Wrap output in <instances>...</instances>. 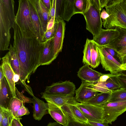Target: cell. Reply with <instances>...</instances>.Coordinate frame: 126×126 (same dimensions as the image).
<instances>
[{"mask_svg":"<svg viewBox=\"0 0 126 126\" xmlns=\"http://www.w3.org/2000/svg\"><path fill=\"white\" fill-rule=\"evenodd\" d=\"M13 47L17 53L20 64V84L23 87L27 86L26 80H29L40 66V61L45 46L36 38L25 36L15 23Z\"/></svg>","mask_w":126,"mask_h":126,"instance_id":"obj_1","label":"cell"},{"mask_svg":"<svg viewBox=\"0 0 126 126\" xmlns=\"http://www.w3.org/2000/svg\"><path fill=\"white\" fill-rule=\"evenodd\" d=\"M13 0H0V50H8L11 38L10 30L15 23Z\"/></svg>","mask_w":126,"mask_h":126,"instance_id":"obj_2","label":"cell"},{"mask_svg":"<svg viewBox=\"0 0 126 126\" xmlns=\"http://www.w3.org/2000/svg\"><path fill=\"white\" fill-rule=\"evenodd\" d=\"M105 7L109 16L102 22L104 28L115 29L118 26L126 28V12L122 5V0H109Z\"/></svg>","mask_w":126,"mask_h":126,"instance_id":"obj_3","label":"cell"},{"mask_svg":"<svg viewBox=\"0 0 126 126\" xmlns=\"http://www.w3.org/2000/svg\"><path fill=\"white\" fill-rule=\"evenodd\" d=\"M102 9L99 0H87L86 10L83 14L86 22V28L93 36L97 37L102 29L101 17Z\"/></svg>","mask_w":126,"mask_h":126,"instance_id":"obj_4","label":"cell"},{"mask_svg":"<svg viewBox=\"0 0 126 126\" xmlns=\"http://www.w3.org/2000/svg\"><path fill=\"white\" fill-rule=\"evenodd\" d=\"M18 2V7L15 16V23L25 36L37 38L30 16L28 0H19Z\"/></svg>","mask_w":126,"mask_h":126,"instance_id":"obj_5","label":"cell"},{"mask_svg":"<svg viewBox=\"0 0 126 126\" xmlns=\"http://www.w3.org/2000/svg\"><path fill=\"white\" fill-rule=\"evenodd\" d=\"M104 122L111 124L118 117L126 111V101L107 102L102 106Z\"/></svg>","mask_w":126,"mask_h":126,"instance_id":"obj_6","label":"cell"},{"mask_svg":"<svg viewBox=\"0 0 126 126\" xmlns=\"http://www.w3.org/2000/svg\"><path fill=\"white\" fill-rule=\"evenodd\" d=\"M74 105L81 110L88 121L104 122V110L102 107L78 102Z\"/></svg>","mask_w":126,"mask_h":126,"instance_id":"obj_7","label":"cell"},{"mask_svg":"<svg viewBox=\"0 0 126 126\" xmlns=\"http://www.w3.org/2000/svg\"><path fill=\"white\" fill-rule=\"evenodd\" d=\"M98 48L100 56L101 63L103 68L109 71L110 73L118 74L122 71L121 64L117 60L109 54L104 47L99 46Z\"/></svg>","mask_w":126,"mask_h":126,"instance_id":"obj_8","label":"cell"},{"mask_svg":"<svg viewBox=\"0 0 126 126\" xmlns=\"http://www.w3.org/2000/svg\"><path fill=\"white\" fill-rule=\"evenodd\" d=\"M76 87L74 84L69 81L58 82L46 86L44 92L66 95H74Z\"/></svg>","mask_w":126,"mask_h":126,"instance_id":"obj_9","label":"cell"},{"mask_svg":"<svg viewBox=\"0 0 126 126\" xmlns=\"http://www.w3.org/2000/svg\"><path fill=\"white\" fill-rule=\"evenodd\" d=\"M95 84L82 80L80 86L75 91V97L76 100L78 102L83 103L96 95L98 92L91 87Z\"/></svg>","mask_w":126,"mask_h":126,"instance_id":"obj_10","label":"cell"},{"mask_svg":"<svg viewBox=\"0 0 126 126\" xmlns=\"http://www.w3.org/2000/svg\"><path fill=\"white\" fill-rule=\"evenodd\" d=\"M119 74L111 77L105 82L99 81L97 83L92 86V88L98 92L111 94L113 90L121 87V85L118 77Z\"/></svg>","mask_w":126,"mask_h":126,"instance_id":"obj_11","label":"cell"},{"mask_svg":"<svg viewBox=\"0 0 126 126\" xmlns=\"http://www.w3.org/2000/svg\"><path fill=\"white\" fill-rule=\"evenodd\" d=\"M41 94V98L45 99L47 102L52 103L60 107L66 103L74 105L77 102L73 96L48 93L44 92Z\"/></svg>","mask_w":126,"mask_h":126,"instance_id":"obj_12","label":"cell"},{"mask_svg":"<svg viewBox=\"0 0 126 126\" xmlns=\"http://www.w3.org/2000/svg\"><path fill=\"white\" fill-rule=\"evenodd\" d=\"M119 34V32L115 29L102 28L99 35L93 38L92 40L99 46L104 47L110 43Z\"/></svg>","mask_w":126,"mask_h":126,"instance_id":"obj_13","label":"cell"},{"mask_svg":"<svg viewBox=\"0 0 126 126\" xmlns=\"http://www.w3.org/2000/svg\"><path fill=\"white\" fill-rule=\"evenodd\" d=\"M103 74L92 69L87 64L80 68L77 72L78 77L82 80L95 84L99 81L100 77Z\"/></svg>","mask_w":126,"mask_h":126,"instance_id":"obj_14","label":"cell"},{"mask_svg":"<svg viewBox=\"0 0 126 126\" xmlns=\"http://www.w3.org/2000/svg\"><path fill=\"white\" fill-rule=\"evenodd\" d=\"M1 65L4 77L7 80L13 97H17L16 93L15 83L14 78L15 74L10 63L7 53L2 58Z\"/></svg>","mask_w":126,"mask_h":126,"instance_id":"obj_15","label":"cell"},{"mask_svg":"<svg viewBox=\"0 0 126 126\" xmlns=\"http://www.w3.org/2000/svg\"><path fill=\"white\" fill-rule=\"evenodd\" d=\"M57 29L54 37V51L55 55L57 56L63 48L64 37L65 23L62 18L58 19Z\"/></svg>","mask_w":126,"mask_h":126,"instance_id":"obj_16","label":"cell"},{"mask_svg":"<svg viewBox=\"0 0 126 126\" xmlns=\"http://www.w3.org/2000/svg\"><path fill=\"white\" fill-rule=\"evenodd\" d=\"M54 37L45 42L44 47L40 61V65L50 64L57 56L55 55L54 52Z\"/></svg>","mask_w":126,"mask_h":126,"instance_id":"obj_17","label":"cell"},{"mask_svg":"<svg viewBox=\"0 0 126 126\" xmlns=\"http://www.w3.org/2000/svg\"><path fill=\"white\" fill-rule=\"evenodd\" d=\"M31 1L35 8L45 33L47 30L49 17V12L41 0H31Z\"/></svg>","mask_w":126,"mask_h":126,"instance_id":"obj_18","label":"cell"},{"mask_svg":"<svg viewBox=\"0 0 126 126\" xmlns=\"http://www.w3.org/2000/svg\"><path fill=\"white\" fill-rule=\"evenodd\" d=\"M13 97L8 83L4 77L0 82V107L7 109Z\"/></svg>","mask_w":126,"mask_h":126,"instance_id":"obj_19","label":"cell"},{"mask_svg":"<svg viewBox=\"0 0 126 126\" xmlns=\"http://www.w3.org/2000/svg\"><path fill=\"white\" fill-rule=\"evenodd\" d=\"M32 99L33 117L35 120L39 121L45 115L49 114L48 104L35 96Z\"/></svg>","mask_w":126,"mask_h":126,"instance_id":"obj_20","label":"cell"},{"mask_svg":"<svg viewBox=\"0 0 126 126\" xmlns=\"http://www.w3.org/2000/svg\"><path fill=\"white\" fill-rule=\"evenodd\" d=\"M29 4L30 16L36 32L37 39L43 42L45 33L42 29L39 19L35 8L31 0H28Z\"/></svg>","mask_w":126,"mask_h":126,"instance_id":"obj_21","label":"cell"},{"mask_svg":"<svg viewBox=\"0 0 126 126\" xmlns=\"http://www.w3.org/2000/svg\"><path fill=\"white\" fill-rule=\"evenodd\" d=\"M115 29L119 32V35L110 43L103 47L111 48L116 52L126 47V28L117 26Z\"/></svg>","mask_w":126,"mask_h":126,"instance_id":"obj_22","label":"cell"},{"mask_svg":"<svg viewBox=\"0 0 126 126\" xmlns=\"http://www.w3.org/2000/svg\"><path fill=\"white\" fill-rule=\"evenodd\" d=\"M48 105L49 113L56 122L66 126L67 120L66 114L61 107L49 102H47Z\"/></svg>","mask_w":126,"mask_h":126,"instance_id":"obj_23","label":"cell"},{"mask_svg":"<svg viewBox=\"0 0 126 126\" xmlns=\"http://www.w3.org/2000/svg\"><path fill=\"white\" fill-rule=\"evenodd\" d=\"M52 7L49 13L48 21L53 17H55V19H63V0H52Z\"/></svg>","mask_w":126,"mask_h":126,"instance_id":"obj_24","label":"cell"},{"mask_svg":"<svg viewBox=\"0 0 126 126\" xmlns=\"http://www.w3.org/2000/svg\"><path fill=\"white\" fill-rule=\"evenodd\" d=\"M8 50L7 54L10 65L15 73L20 77V64L18 56L16 51L11 44Z\"/></svg>","mask_w":126,"mask_h":126,"instance_id":"obj_25","label":"cell"},{"mask_svg":"<svg viewBox=\"0 0 126 126\" xmlns=\"http://www.w3.org/2000/svg\"><path fill=\"white\" fill-rule=\"evenodd\" d=\"M110 94L101 93L84 103L97 106L102 107L108 102Z\"/></svg>","mask_w":126,"mask_h":126,"instance_id":"obj_26","label":"cell"},{"mask_svg":"<svg viewBox=\"0 0 126 126\" xmlns=\"http://www.w3.org/2000/svg\"><path fill=\"white\" fill-rule=\"evenodd\" d=\"M90 43L91 52V66L95 68L98 66L101 62L98 45L92 40H90Z\"/></svg>","mask_w":126,"mask_h":126,"instance_id":"obj_27","label":"cell"},{"mask_svg":"<svg viewBox=\"0 0 126 126\" xmlns=\"http://www.w3.org/2000/svg\"><path fill=\"white\" fill-rule=\"evenodd\" d=\"M74 0H63V19L68 21L74 15Z\"/></svg>","mask_w":126,"mask_h":126,"instance_id":"obj_28","label":"cell"},{"mask_svg":"<svg viewBox=\"0 0 126 126\" xmlns=\"http://www.w3.org/2000/svg\"><path fill=\"white\" fill-rule=\"evenodd\" d=\"M126 101V89L122 88L113 90L108 102H114Z\"/></svg>","mask_w":126,"mask_h":126,"instance_id":"obj_29","label":"cell"},{"mask_svg":"<svg viewBox=\"0 0 126 126\" xmlns=\"http://www.w3.org/2000/svg\"><path fill=\"white\" fill-rule=\"evenodd\" d=\"M71 112L76 120L80 122L87 123L88 120L81 110L74 104H68Z\"/></svg>","mask_w":126,"mask_h":126,"instance_id":"obj_30","label":"cell"},{"mask_svg":"<svg viewBox=\"0 0 126 126\" xmlns=\"http://www.w3.org/2000/svg\"><path fill=\"white\" fill-rule=\"evenodd\" d=\"M23 105V102L17 97L11 99L7 109L15 117L18 110Z\"/></svg>","mask_w":126,"mask_h":126,"instance_id":"obj_31","label":"cell"},{"mask_svg":"<svg viewBox=\"0 0 126 126\" xmlns=\"http://www.w3.org/2000/svg\"><path fill=\"white\" fill-rule=\"evenodd\" d=\"M83 63L85 64H87L91 66L92 64L91 52L90 43V39L87 38L84 46L83 51Z\"/></svg>","mask_w":126,"mask_h":126,"instance_id":"obj_32","label":"cell"},{"mask_svg":"<svg viewBox=\"0 0 126 126\" xmlns=\"http://www.w3.org/2000/svg\"><path fill=\"white\" fill-rule=\"evenodd\" d=\"M87 6V0H74V14H83L85 12Z\"/></svg>","mask_w":126,"mask_h":126,"instance_id":"obj_33","label":"cell"},{"mask_svg":"<svg viewBox=\"0 0 126 126\" xmlns=\"http://www.w3.org/2000/svg\"><path fill=\"white\" fill-rule=\"evenodd\" d=\"M3 118L2 121L0 122V126H11L12 120L14 117L7 109L1 107Z\"/></svg>","mask_w":126,"mask_h":126,"instance_id":"obj_34","label":"cell"},{"mask_svg":"<svg viewBox=\"0 0 126 126\" xmlns=\"http://www.w3.org/2000/svg\"><path fill=\"white\" fill-rule=\"evenodd\" d=\"M58 24V20L55 19L53 27L51 29L47 30L45 32L43 39V42H45L54 37L57 29Z\"/></svg>","mask_w":126,"mask_h":126,"instance_id":"obj_35","label":"cell"},{"mask_svg":"<svg viewBox=\"0 0 126 126\" xmlns=\"http://www.w3.org/2000/svg\"><path fill=\"white\" fill-rule=\"evenodd\" d=\"M65 114L67 120L66 126H88L87 123L80 122L72 119Z\"/></svg>","mask_w":126,"mask_h":126,"instance_id":"obj_36","label":"cell"},{"mask_svg":"<svg viewBox=\"0 0 126 126\" xmlns=\"http://www.w3.org/2000/svg\"><path fill=\"white\" fill-rule=\"evenodd\" d=\"M15 91L17 97L22 101L24 104L25 103H32V99L26 97L20 92L16 87Z\"/></svg>","mask_w":126,"mask_h":126,"instance_id":"obj_37","label":"cell"},{"mask_svg":"<svg viewBox=\"0 0 126 126\" xmlns=\"http://www.w3.org/2000/svg\"><path fill=\"white\" fill-rule=\"evenodd\" d=\"M30 113L28 108L25 107L23 104L18 110L15 117H19L25 115H28Z\"/></svg>","mask_w":126,"mask_h":126,"instance_id":"obj_38","label":"cell"},{"mask_svg":"<svg viewBox=\"0 0 126 126\" xmlns=\"http://www.w3.org/2000/svg\"><path fill=\"white\" fill-rule=\"evenodd\" d=\"M121 87L126 89V76L120 73L118 77Z\"/></svg>","mask_w":126,"mask_h":126,"instance_id":"obj_39","label":"cell"},{"mask_svg":"<svg viewBox=\"0 0 126 126\" xmlns=\"http://www.w3.org/2000/svg\"><path fill=\"white\" fill-rule=\"evenodd\" d=\"M87 124L88 126H109L108 124L104 122L101 123L88 121Z\"/></svg>","mask_w":126,"mask_h":126,"instance_id":"obj_40","label":"cell"},{"mask_svg":"<svg viewBox=\"0 0 126 126\" xmlns=\"http://www.w3.org/2000/svg\"><path fill=\"white\" fill-rule=\"evenodd\" d=\"M41 1L49 13L52 7V0H41Z\"/></svg>","mask_w":126,"mask_h":126,"instance_id":"obj_41","label":"cell"},{"mask_svg":"<svg viewBox=\"0 0 126 126\" xmlns=\"http://www.w3.org/2000/svg\"><path fill=\"white\" fill-rule=\"evenodd\" d=\"M116 75L117 74H114L111 73L104 74L102 76L100 77L99 81L102 82H105L110 77L114 76Z\"/></svg>","mask_w":126,"mask_h":126,"instance_id":"obj_42","label":"cell"},{"mask_svg":"<svg viewBox=\"0 0 126 126\" xmlns=\"http://www.w3.org/2000/svg\"><path fill=\"white\" fill-rule=\"evenodd\" d=\"M105 50L110 55L117 60L118 59L117 53L113 49L107 47H104Z\"/></svg>","mask_w":126,"mask_h":126,"instance_id":"obj_43","label":"cell"},{"mask_svg":"<svg viewBox=\"0 0 126 126\" xmlns=\"http://www.w3.org/2000/svg\"><path fill=\"white\" fill-rule=\"evenodd\" d=\"M109 16V15L106 10L103 9L101 12V17L102 20V22L104 21Z\"/></svg>","mask_w":126,"mask_h":126,"instance_id":"obj_44","label":"cell"},{"mask_svg":"<svg viewBox=\"0 0 126 126\" xmlns=\"http://www.w3.org/2000/svg\"><path fill=\"white\" fill-rule=\"evenodd\" d=\"M55 20V17L51 18L49 20L48 23L47 27V30L51 29L53 27Z\"/></svg>","mask_w":126,"mask_h":126,"instance_id":"obj_45","label":"cell"},{"mask_svg":"<svg viewBox=\"0 0 126 126\" xmlns=\"http://www.w3.org/2000/svg\"><path fill=\"white\" fill-rule=\"evenodd\" d=\"M116 53L117 54V56L119 59L121 57L126 55V47Z\"/></svg>","mask_w":126,"mask_h":126,"instance_id":"obj_46","label":"cell"},{"mask_svg":"<svg viewBox=\"0 0 126 126\" xmlns=\"http://www.w3.org/2000/svg\"><path fill=\"white\" fill-rule=\"evenodd\" d=\"M109 1V0H99L100 4L102 10L104 7L107 5Z\"/></svg>","mask_w":126,"mask_h":126,"instance_id":"obj_47","label":"cell"},{"mask_svg":"<svg viewBox=\"0 0 126 126\" xmlns=\"http://www.w3.org/2000/svg\"><path fill=\"white\" fill-rule=\"evenodd\" d=\"M13 120L16 126H23L20 122V118L19 117H14Z\"/></svg>","mask_w":126,"mask_h":126,"instance_id":"obj_48","label":"cell"},{"mask_svg":"<svg viewBox=\"0 0 126 126\" xmlns=\"http://www.w3.org/2000/svg\"><path fill=\"white\" fill-rule=\"evenodd\" d=\"M47 126H63L58 123L56 122H50Z\"/></svg>","mask_w":126,"mask_h":126,"instance_id":"obj_49","label":"cell"},{"mask_svg":"<svg viewBox=\"0 0 126 126\" xmlns=\"http://www.w3.org/2000/svg\"><path fill=\"white\" fill-rule=\"evenodd\" d=\"M121 64L126 63V55L122 57L119 59Z\"/></svg>","mask_w":126,"mask_h":126,"instance_id":"obj_50","label":"cell"},{"mask_svg":"<svg viewBox=\"0 0 126 126\" xmlns=\"http://www.w3.org/2000/svg\"><path fill=\"white\" fill-rule=\"evenodd\" d=\"M4 77L2 67L0 65V82Z\"/></svg>","mask_w":126,"mask_h":126,"instance_id":"obj_51","label":"cell"},{"mask_svg":"<svg viewBox=\"0 0 126 126\" xmlns=\"http://www.w3.org/2000/svg\"><path fill=\"white\" fill-rule=\"evenodd\" d=\"M20 77L19 75L17 74H15L14 78V80L15 83L17 82L19 80Z\"/></svg>","mask_w":126,"mask_h":126,"instance_id":"obj_52","label":"cell"},{"mask_svg":"<svg viewBox=\"0 0 126 126\" xmlns=\"http://www.w3.org/2000/svg\"><path fill=\"white\" fill-rule=\"evenodd\" d=\"M122 2L123 6L126 12V0H122Z\"/></svg>","mask_w":126,"mask_h":126,"instance_id":"obj_53","label":"cell"},{"mask_svg":"<svg viewBox=\"0 0 126 126\" xmlns=\"http://www.w3.org/2000/svg\"><path fill=\"white\" fill-rule=\"evenodd\" d=\"M121 68L123 71L125 70H126V63L125 64H121L120 66Z\"/></svg>","mask_w":126,"mask_h":126,"instance_id":"obj_54","label":"cell"},{"mask_svg":"<svg viewBox=\"0 0 126 126\" xmlns=\"http://www.w3.org/2000/svg\"><path fill=\"white\" fill-rule=\"evenodd\" d=\"M120 73L126 76V70L122 71Z\"/></svg>","mask_w":126,"mask_h":126,"instance_id":"obj_55","label":"cell"},{"mask_svg":"<svg viewBox=\"0 0 126 126\" xmlns=\"http://www.w3.org/2000/svg\"><path fill=\"white\" fill-rule=\"evenodd\" d=\"M11 126H16V125L14 121H13V119L12 121L11 124Z\"/></svg>","mask_w":126,"mask_h":126,"instance_id":"obj_56","label":"cell"},{"mask_svg":"<svg viewBox=\"0 0 126 126\" xmlns=\"http://www.w3.org/2000/svg\"></svg>","mask_w":126,"mask_h":126,"instance_id":"obj_57","label":"cell"}]
</instances>
